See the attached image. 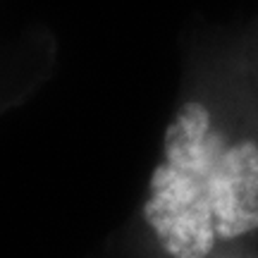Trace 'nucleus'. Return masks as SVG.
<instances>
[{
  "label": "nucleus",
  "mask_w": 258,
  "mask_h": 258,
  "mask_svg": "<svg viewBox=\"0 0 258 258\" xmlns=\"http://www.w3.org/2000/svg\"><path fill=\"white\" fill-rule=\"evenodd\" d=\"M220 258H258V253L253 249H241V251H234V253H225Z\"/></svg>",
  "instance_id": "7ed1b4c3"
},
{
  "label": "nucleus",
  "mask_w": 258,
  "mask_h": 258,
  "mask_svg": "<svg viewBox=\"0 0 258 258\" xmlns=\"http://www.w3.org/2000/svg\"><path fill=\"white\" fill-rule=\"evenodd\" d=\"M137 230L160 258H220L258 239V108L232 36L186 55Z\"/></svg>",
  "instance_id": "f257e3e1"
},
{
  "label": "nucleus",
  "mask_w": 258,
  "mask_h": 258,
  "mask_svg": "<svg viewBox=\"0 0 258 258\" xmlns=\"http://www.w3.org/2000/svg\"><path fill=\"white\" fill-rule=\"evenodd\" d=\"M232 38H234V46H237V53L241 57V64H244V72H246V79L251 84L253 101L258 108V22H253L241 34H234Z\"/></svg>",
  "instance_id": "f03ea898"
}]
</instances>
